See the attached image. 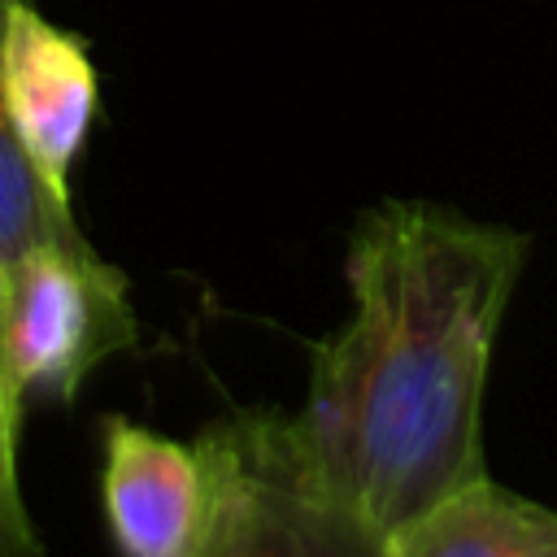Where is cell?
Wrapping results in <instances>:
<instances>
[{"label": "cell", "instance_id": "6da1fadb", "mask_svg": "<svg viewBox=\"0 0 557 557\" xmlns=\"http://www.w3.org/2000/svg\"><path fill=\"white\" fill-rule=\"evenodd\" d=\"M527 235L383 200L348 244V322L313 352L296 435L313 479L396 535L483 479L487 361Z\"/></svg>", "mask_w": 557, "mask_h": 557}, {"label": "cell", "instance_id": "7a4b0ae2", "mask_svg": "<svg viewBox=\"0 0 557 557\" xmlns=\"http://www.w3.org/2000/svg\"><path fill=\"white\" fill-rule=\"evenodd\" d=\"M196 453L209 483L196 557H392V535L313 479L296 418L231 413L196 440Z\"/></svg>", "mask_w": 557, "mask_h": 557}, {"label": "cell", "instance_id": "3957f363", "mask_svg": "<svg viewBox=\"0 0 557 557\" xmlns=\"http://www.w3.org/2000/svg\"><path fill=\"white\" fill-rule=\"evenodd\" d=\"M131 287L91 244H52L22 257L0 283V357L17 405H70L83 379L135 344Z\"/></svg>", "mask_w": 557, "mask_h": 557}, {"label": "cell", "instance_id": "277c9868", "mask_svg": "<svg viewBox=\"0 0 557 557\" xmlns=\"http://www.w3.org/2000/svg\"><path fill=\"white\" fill-rule=\"evenodd\" d=\"M0 70L9 113L30 165L57 196L70 200V170L91 135L100 100L87 44L44 17L30 0H13Z\"/></svg>", "mask_w": 557, "mask_h": 557}, {"label": "cell", "instance_id": "5b68a950", "mask_svg": "<svg viewBox=\"0 0 557 557\" xmlns=\"http://www.w3.org/2000/svg\"><path fill=\"white\" fill-rule=\"evenodd\" d=\"M100 500L122 557H196L209 518L196 444H178L131 418H104Z\"/></svg>", "mask_w": 557, "mask_h": 557}, {"label": "cell", "instance_id": "8992f818", "mask_svg": "<svg viewBox=\"0 0 557 557\" xmlns=\"http://www.w3.org/2000/svg\"><path fill=\"white\" fill-rule=\"evenodd\" d=\"M392 557H557V509L483 474L400 527Z\"/></svg>", "mask_w": 557, "mask_h": 557}, {"label": "cell", "instance_id": "52a82bcc", "mask_svg": "<svg viewBox=\"0 0 557 557\" xmlns=\"http://www.w3.org/2000/svg\"><path fill=\"white\" fill-rule=\"evenodd\" d=\"M9 9L13 0H0V57H4ZM52 244H91V239L78 231L70 200L57 196L30 165L17 139L13 113H9L4 70H0V283L22 257H30L35 248H52Z\"/></svg>", "mask_w": 557, "mask_h": 557}, {"label": "cell", "instance_id": "ba28073f", "mask_svg": "<svg viewBox=\"0 0 557 557\" xmlns=\"http://www.w3.org/2000/svg\"><path fill=\"white\" fill-rule=\"evenodd\" d=\"M17 431H22V405L9 387L0 357V557H39V535L26 513V496L17 479Z\"/></svg>", "mask_w": 557, "mask_h": 557}]
</instances>
